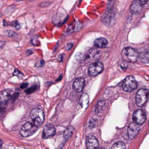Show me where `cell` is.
<instances>
[{
	"mask_svg": "<svg viewBox=\"0 0 149 149\" xmlns=\"http://www.w3.org/2000/svg\"><path fill=\"white\" fill-rule=\"evenodd\" d=\"M139 55L136 49L130 47L125 48L121 54L123 60L126 62L130 63L135 62L139 58Z\"/></svg>",
	"mask_w": 149,
	"mask_h": 149,
	"instance_id": "6da1fadb",
	"label": "cell"
},
{
	"mask_svg": "<svg viewBox=\"0 0 149 149\" xmlns=\"http://www.w3.org/2000/svg\"><path fill=\"white\" fill-rule=\"evenodd\" d=\"M30 117L33 121V123L36 126H39L44 122L45 115L42 110L36 108L31 111Z\"/></svg>",
	"mask_w": 149,
	"mask_h": 149,
	"instance_id": "7a4b0ae2",
	"label": "cell"
},
{
	"mask_svg": "<svg viewBox=\"0 0 149 149\" xmlns=\"http://www.w3.org/2000/svg\"><path fill=\"white\" fill-rule=\"evenodd\" d=\"M18 95L19 93H15L12 90H4L0 92V103L6 104L12 99L15 100L19 96Z\"/></svg>",
	"mask_w": 149,
	"mask_h": 149,
	"instance_id": "3957f363",
	"label": "cell"
},
{
	"mask_svg": "<svg viewBox=\"0 0 149 149\" xmlns=\"http://www.w3.org/2000/svg\"><path fill=\"white\" fill-rule=\"evenodd\" d=\"M38 126L33 123L27 122L25 123L21 129L20 134L24 137H27L34 134L38 129Z\"/></svg>",
	"mask_w": 149,
	"mask_h": 149,
	"instance_id": "277c9868",
	"label": "cell"
},
{
	"mask_svg": "<svg viewBox=\"0 0 149 149\" xmlns=\"http://www.w3.org/2000/svg\"><path fill=\"white\" fill-rule=\"evenodd\" d=\"M137 87V83L135 78L132 76L127 77L124 80L122 88L124 91L130 92L136 89Z\"/></svg>",
	"mask_w": 149,
	"mask_h": 149,
	"instance_id": "5b68a950",
	"label": "cell"
},
{
	"mask_svg": "<svg viewBox=\"0 0 149 149\" xmlns=\"http://www.w3.org/2000/svg\"><path fill=\"white\" fill-rule=\"evenodd\" d=\"M149 97L148 90L145 89H141L138 91L136 96V103L138 107H142L146 102Z\"/></svg>",
	"mask_w": 149,
	"mask_h": 149,
	"instance_id": "8992f818",
	"label": "cell"
},
{
	"mask_svg": "<svg viewBox=\"0 0 149 149\" xmlns=\"http://www.w3.org/2000/svg\"><path fill=\"white\" fill-rule=\"evenodd\" d=\"M104 70L103 65L102 63L95 62L91 64L88 69L89 74L91 76H96L101 74Z\"/></svg>",
	"mask_w": 149,
	"mask_h": 149,
	"instance_id": "52a82bcc",
	"label": "cell"
},
{
	"mask_svg": "<svg viewBox=\"0 0 149 149\" xmlns=\"http://www.w3.org/2000/svg\"><path fill=\"white\" fill-rule=\"evenodd\" d=\"M146 116L144 111L142 109L136 111L133 115V122L139 125H142L144 123Z\"/></svg>",
	"mask_w": 149,
	"mask_h": 149,
	"instance_id": "ba28073f",
	"label": "cell"
},
{
	"mask_svg": "<svg viewBox=\"0 0 149 149\" xmlns=\"http://www.w3.org/2000/svg\"><path fill=\"white\" fill-rule=\"evenodd\" d=\"M140 125L133 122L129 125L128 128V136L130 139H132L136 136L140 130Z\"/></svg>",
	"mask_w": 149,
	"mask_h": 149,
	"instance_id": "9c48e42d",
	"label": "cell"
},
{
	"mask_svg": "<svg viewBox=\"0 0 149 149\" xmlns=\"http://www.w3.org/2000/svg\"><path fill=\"white\" fill-rule=\"evenodd\" d=\"M86 145L88 149H95L98 147L99 142L95 136L89 135L87 136L86 138Z\"/></svg>",
	"mask_w": 149,
	"mask_h": 149,
	"instance_id": "30bf717a",
	"label": "cell"
},
{
	"mask_svg": "<svg viewBox=\"0 0 149 149\" xmlns=\"http://www.w3.org/2000/svg\"><path fill=\"white\" fill-rule=\"evenodd\" d=\"M101 51L96 49H91L87 53L85 60L87 61L90 62L97 60L101 56Z\"/></svg>",
	"mask_w": 149,
	"mask_h": 149,
	"instance_id": "8fae6325",
	"label": "cell"
},
{
	"mask_svg": "<svg viewBox=\"0 0 149 149\" xmlns=\"http://www.w3.org/2000/svg\"><path fill=\"white\" fill-rule=\"evenodd\" d=\"M56 130L54 127L52 125L48 124L45 125L42 132L43 138L47 139L53 136L55 134Z\"/></svg>",
	"mask_w": 149,
	"mask_h": 149,
	"instance_id": "7c38bea8",
	"label": "cell"
},
{
	"mask_svg": "<svg viewBox=\"0 0 149 149\" xmlns=\"http://www.w3.org/2000/svg\"><path fill=\"white\" fill-rule=\"evenodd\" d=\"M142 6L139 0H134L130 7V12L132 14H137L142 11Z\"/></svg>",
	"mask_w": 149,
	"mask_h": 149,
	"instance_id": "4fadbf2b",
	"label": "cell"
},
{
	"mask_svg": "<svg viewBox=\"0 0 149 149\" xmlns=\"http://www.w3.org/2000/svg\"><path fill=\"white\" fill-rule=\"evenodd\" d=\"M85 85V81L83 78H78L76 79L73 84V88L77 92H81Z\"/></svg>",
	"mask_w": 149,
	"mask_h": 149,
	"instance_id": "5bb4252c",
	"label": "cell"
},
{
	"mask_svg": "<svg viewBox=\"0 0 149 149\" xmlns=\"http://www.w3.org/2000/svg\"><path fill=\"white\" fill-rule=\"evenodd\" d=\"M109 42L107 39L103 37L98 38L95 40L94 45L98 48H105L108 47Z\"/></svg>",
	"mask_w": 149,
	"mask_h": 149,
	"instance_id": "9a60e30c",
	"label": "cell"
},
{
	"mask_svg": "<svg viewBox=\"0 0 149 149\" xmlns=\"http://www.w3.org/2000/svg\"><path fill=\"white\" fill-rule=\"evenodd\" d=\"M89 97L87 94H84L81 95L79 99V104L83 108H86L88 105Z\"/></svg>",
	"mask_w": 149,
	"mask_h": 149,
	"instance_id": "2e32d148",
	"label": "cell"
},
{
	"mask_svg": "<svg viewBox=\"0 0 149 149\" xmlns=\"http://www.w3.org/2000/svg\"><path fill=\"white\" fill-rule=\"evenodd\" d=\"M74 131V127L72 126H69L68 127L64 132L63 136L64 139L67 140L70 139L73 135Z\"/></svg>",
	"mask_w": 149,
	"mask_h": 149,
	"instance_id": "e0dca14e",
	"label": "cell"
},
{
	"mask_svg": "<svg viewBox=\"0 0 149 149\" xmlns=\"http://www.w3.org/2000/svg\"><path fill=\"white\" fill-rule=\"evenodd\" d=\"M4 35L8 37H11L13 39H17L18 37V35L14 31L11 30H6L3 32Z\"/></svg>",
	"mask_w": 149,
	"mask_h": 149,
	"instance_id": "ac0fdd59",
	"label": "cell"
},
{
	"mask_svg": "<svg viewBox=\"0 0 149 149\" xmlns=\"http://www.w3.org/2000/svg\"><path fill=\"white\" fill-rule=\"evenodd\" d=\"M140 58V60L144 63H147L149 60V54L148 52H145L142 53L140 55H139V57Z\"/></svg>",
	"mask_w": 149,
	"mask_h": 149,
	"instance_id": "d6986e66",
	"label": "cell"
},
{
	"mask_svg": "<svg viewBox=\"0 0 149 149\" xmlns=\"http://www.w3.org/2000/svg\"><path fill=\"white\" fill-rule=\"evenodd\" d=\"M125 145L123 142H118L116 143L112 146L111 148L113 149H125Z\"/></svg>",
	"mask_w": 149,
	"mask_h": 149,
	"instance_id": "ffe728a7",
	"label": "cell"
},
{
	"mask_svg": "<svg viewBox=\"0 0 149 149\" xmlns=\"http://www.w3.org/2000/svg\"><path fill=\"white\" fill-rule=\"evenodd\" d=\"M104 105V101H100L97 103L95 109V112L97 113L101 111Z\"/></svg>",
	"mask_w": 149,
	"mask_h": 149,
	"instance_id": "44dd1931",
	"label": "cell"
},
{
	"mask_svg": "<svg viewBox=\"0 0 149 149\" xmlns=\"http://www.w3.org/2000/svg\"><path fill=\"white\" fill-rule=\"evenodd\" d=\"M38 38H39V36L37 35H35L33 37H32L31 40V43L35 46L39 45L38 42Z\"/></svg>",
	"mask_w": 149,
	"mask_h": 149,
	"instance_id": "7402d4cb",
	"label": "cell"
},
{
	"mask_svg": "<svg viewBox=\"0 0 149 149\" xmlns=\"http://www.w3.org/2000/svg\"><path fill=\"white\" fill-rule=\"evenodd\" d=\"M10 26L14 27L16 30H19V29H20V25L19 22L17 21H15L12 22Z\"/></svg>",
	"mask_w": 149,
	"mask_h": 149,
	"instance_id": "603a6c76",
	"label": "cell"
},
{
	"mask_svg": "<svg viewBox=\"0 0 149 149\" xmlns=\"http://www.w3.org/2000/svg\"><path fill=\"white\" fill-rule=\"evenodd\" d=\"M13 74L15 76H16L18 77L19 78H22V77H24L23 74H22L21 72H20V71L17 69H15V70Z\"/></svg>",
	"mask_w": 149,
	"mask_h": 149,
	"instance_id": "cb8c5ba5",
	"label": "cell"
},
{
	"mask_svg": "<svg viewBox=\"0 0 149 149\" xmlns=\"http://www.w3.org/2000/svg\"><path fill=\"white\" fill-rule=\"evenodd\" d=\"M36 88L35 86H33V87H31V88H29L26 91V94H31V93H33V92L36 90Z\"/></svg>",
	"mask_w": 149,
	"mask_h": 149,
	"instance_id": "d4e9b609",
	"label": "cell"
},
{
	"mask_svg": "<svg viewBox=\"0 0 149 149\" xmlns=\"http://www.w3.org/2000/svg\"><path fill=\"white\" fill-rule=\"evenodd\" d=\"M50 4L51 3L49 2H43V3H41L40 4V6L42 8L47 7H48Z\"/></svg>",
	"mask_w": 149,
	"mask_h": 149,
	"instance_id": "484cf974",
	"label": "cell"
},
{
	"mask_svg": "<svg viewBox=\"0 0 149 149\" xmlns=\"http://www.w3.org/2000/svg\"><path fill=\"white\" fill-rule=\"evenodd\" d=\"M139 2H140V4L143 6V5H145L148 2V0H139Z\"/></svg>",
	"mask_w": 149,
	"mask_h": 149,
	"instance_id": "4316f807",
	"label": "cell"
},
{
	"mask_svg": "<svg viewBox=\"0 0 149 149\" xmlns=\"http://www.w3.org/2000/svg\"><path fill=\"white\" fill-rule=\"evenodd\" d=\"M6 44V42L2 41H0V48H2Z\"/></svg>",
	"mask_w": 149,
	"mask_h": 149,
	"instance_id": "83f0119b",
	"label": "cell"
},
{
	"mask_svg": "<svg viewBox=\"0 0 149 149\" xmlns=\"http://www.w3.org/2000/svg\"><path fill=\"white\" fill-rule=\"evenodd\" d=\"M28 85V83L23 84L22 85H21V88H25L27 87Z\"/></svg>",
	"mask_w": 149,
	"mask_h": 149,
	"instance_id": "f1b7e54d",
	"label": "cell"
},
{
	"mask_svg": "<svg viewBox=\"0 0 149 149\" xmlns=\"http://www.w3.org/2000/svg\"><path fill=\"white\" fill-rule=\"evenodd\" d=\"M26 54H27L28 55H30L31 54H33V51L31 50H28L27 51Z\"/></svg>",
	"mask_w": 149,
	"mask_h": 149,
	"instance_id": "f546056e",
	"label": "cell"
},
{
	"mask_svg": "<svg viewBox=\"0 0 149 149\" xmlns=\"http://www.w3.org/2000/svg\"><path fill=\"white\" fill-rule=\"evenodd\" d=\"M3 143L2 140L0 139V148H1L2 147V145H3Z\"/></svg>",
	"mask_w": 149,
	"mask_h": 149,
	"instance_id": "4dcf8cb0",
	"label": "cell"
},
{
	"mask_svg": "<svg viewBox=\"0 0 149 149\" xmlns=\"http://www.w3.org/2000/svg\"><path fill=\"white\" fill-rule=\"evenodd\" d=\"M16 1H26V0H15Z\"/></svg>",
	"mask_w": 149,
	"mask_h": 149,
	"instance_id": "1f68e13d",
	"label": "cell"
}]
</instances>
